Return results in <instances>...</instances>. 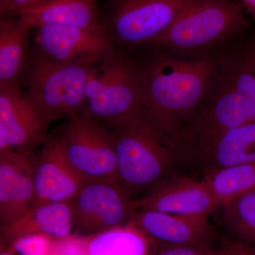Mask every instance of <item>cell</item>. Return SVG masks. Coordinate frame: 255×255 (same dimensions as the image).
<instances>
[{
  "label": "cell",
  "mask_w": 255,
  "mask_h": 255,
  "mask_svg": "<svg viewBox=\"0 0 255 255\" xmlns=\"http://www.w3.org/2000/svg\"><path fill=\"white\" fill-rule=\"evenodd\" d=\"M145 236L135 226L127 224L82 238V241L87 255H146Z\"/></svg>",
  "instance_id": "20"
},
{
  "label": "cell",
  "mask_w": 255,
  "mask_h": 255,
  "mask_svg": "<svg viewBox=\"0 0 255 255\" xmlns=\"http://www.w3.org/2000/svg\"><path fill=\"white\" fill-rule=\"evenodd\" d=\"M33 26L23 15L0 18V86L22 87L27 72Z\"/></svg>",
  "instance_id": "16"
},
{
  "label": "cell",
  "mask_w": 255,
  "mask_h": 255,
  "mask_svg": "<svg viewBox=\"0 0 255 255\" xmlns=\"http://www.w3.org/2000/svg\"><path fill=\"white\" fill-rule=\"evenodd\" d=\"M13 255L9 251H4L1 252V255Z\"/></svg>",
  "instance_id": "31"
},
{
  "label": "cell",
  "mask_w": 255,
  "mask_h": 255,
  "mask_svg": "<svg viewBox=\"0 0 255 255\" xmlns=\"http://www.w3.org/2000/svg\"><path fill=\"white\" fill-rule=\"evenodd\" d=\"M139 201L140 210L204 219L220 206L204 179L184 177L166 178Z\"/></svg>",
  "instance_id": "13"
},
{
  "label": "cell",
  "mask_w": 255,
  "mask_h": 255,
  "mask_svg": "<svg viewBox=\"0 0 255 255\" xmlns=\"http://www.w3.org/2000/svg\"><path fill=\"white\" fill-rule=\"evenodd\" d=\"M244 9L255 18V0H241Z\"/></svg>",
  "instance_id": "28"
},
{
  "label": "cell",
  "mask_w": 255,
  "mask_h": 255,
  "mask_svg": "<svg viewBox=\"0 0 255 255\" xmlns=\"http://www.w3.org/2000/svg\"><path fill=\"white\" fill-rule=\"evenodd\" d=\"M86 181L69 163L54 135H48L35 160L31 206L71 202Z\"/></svg>",
  "instance_id": "12"
},
{
  "label": "cell",
  "mask_w": 255,
  "mask_h": 255,
  "mask_svg": "<svg viewBox=\"0 0 255 255\" xmlns=\"http://www.w3.org/2000/svg\"><path fill=\"white\" fill-rule=\"evenodd\" d=\"M86 114L105 126L142 109L140 72L132 55L116 48L90 73L87 83Z\"/></svg>",
  "instance_id": "5"
},
{
  "label": "cell",
  "mask_w": 255,
  "mask_h": 255,
  "mask_svg": "<svg viewBox=\"0 0 255 255\" xmlns=\"http://www.w3.org/2000/svg\"><path fill=\"white\" fill-rule=\"evenodd\" d=\"M53 135L69 163L86 180L120 183L113 138L103 126L75 116L57 128Z\"/></svg>",
  "instance_id": "8"
},
{
  "label": "cell",
  "mask_w": 255,
  "mask_h": 255,
  "mask_svg": "<svg viewBox=\"0 0 255 255\" xmlns=\"http://www.w3.org/2000/svg\"><path fill=\"white\" fill-rule=\"evenodd\" d=\"M103 127L113 138L119 182L129 193L153 187L182 159L175 144L153 125L143 109Z\"/></svg>",
  "instance_id": "3"
},
{
  "label": "cell",
  "mask_w": 255,
  "mask_h": 255,
  "mask_svg": "<svg viewBox=\"0 0 255 255\" xmlns=\"http://www.w3.org/2000/svg\"><path fill=\"white\" fill-rule=\"evenodd\" d=\"M31 158V154L16 150L0 155L1 228L18 219L31 206L35 168V161Z\"/></svg>",
  "instance_id": "14"
},
{
  "label": "cell",
  "mask_w": 255,
  "mask_h": 255,
  "mask_svg": "<svg viewBox=\"0 0 255 255\" xmlns=\"http://www.w3.org/2000/svg\"><path fill=\"white\" fill-rule=\"evenodd\" d=\"M74 228L70 203H53L31 206L18 219L1 228L6 241L33 234H43L54 240L70 237Z\"/></svg>",
  "instance_id": "17"
},
{
  "label": "cell",
  "mask_w": 255,
  "mask_h": 255,
  "mask_svg": "<svg viewBox=\"0 0 255 255\" xmlns=\"http://www.w3.org/2000/svg\"><path fill=\"white\" fill-rule=\"evenodd\" d=\"M49 255H87L82 238L70 237L55 240L52 244Z\"/></svg>",
  "instance_id": "26"
},
{
  "label": "cell",
  "mask_w": 255,
  "mask_h": 255,
  "mask_svg": "<svg viewBox=\"0 0 255 255\" xmlns=\"http://www.w3.org/2000/svg\"><path fill=\"white\" fill-rule=\"evenodd\" d=\"M200 0H111L102 17L103 31L116 48L131 55L162 34Z\"/></svg>",
  "instance_id": "7"
},
{
  "label": "cell",
  "mask_w": 255,
  "mask_h": 255,
  "mask_svg": "<svg viewBox=\"0 0 255 255\" xmlns=\"http://www.w3.org/2000/svg\"><path fill=\"white\" fill-rule=\"evenodd\" d=\"M248 251H249L250 255H255V248L248 246Z\"/></svg>",
  "instance_id": "30"
},
{
  "label": "cell",
  "mask_w": 255,
  "mask_h": 255,
  "mask_svg": "<svg viewBox=\"0 0 255 255\" xmlns=\"http://www.w3.org/2000/svg\"><path fill=\"white\" fill-rule=\"evenodd\" d=\"M156 255H224V248L216 250L210 246H164Z\"/></svg>",
  "instance_id": "24"
},
{
  "label": "cell",
  "mask_w": 255,
  "mask_h": 255,
  "mask_svg": "<svg viewBox=\"0 0 255 255\" xmlns=\"http://www.w3.org/2000/svg\"><path fill=\"white\" fill-rule=\"evenodd\" d=\"M224 255H250L248 246L237 241L225 247Z\"/></svg>",
  "instance_id": "27"
},
{
  "label": "cell",
  "mask_w": 255,
  "mask_h": 255,
  "mask_svg": "<svg viewBox=\"0 0 255 255\" xmlns=\"http://www.w3.org/2000/svg\"><path fill=\"white\" fill-rule=\"evenodd\" d=\"M206 185L220 206L255 191V162L236 164L206 172Z\"/></svg>",
  "instance_id": "21"
},
{
  "label": "cell",
  "mask_w": 255,
  "mask_h": 255,
  "mask_svg": "<svg viewBox=\"0 0 255 255\" xmlns=\"http://www.w3.org/2000/svg\"><path fill=\"white\" fill-rule=\"evenodd\" d=\"M246 54L248 55L249 59L255 64V39L253 41V44L250 47L249 49L247 50Z\"/></svg>",
  "instance_id": "29"
},
{
  "label": "cell",
  "mask_w": 255,
  "mask_h": 255,
  "mask_svg": "<svg viewBox=\"0 0 255 255\" xmlns=\"http://www.w3.org/2000/svg\"><path fill=\"white\" fill-rule=\"evenodd\" d=\"M49 0H0V15L17 16V15L38 7Z\"/></svg>",
  "instance_id": "25"
},
{
  "label": "cell",
  "mask_w": 255,
  "mask_h": 255,
  "mask_svg": "<svg viewBox=\"0 0 255 255\" xmlns=\"http://www.w3.org/2000/svg\"><path fill=\"white\" fill-rule=\"evenodd\" d=\"M50 123L22 87L0 86V133L15 150L31 154L43 145Z\"/></svg>",
  "instance_id": "11"
},
{
  "label": "cell",
  "mask_w": 255,
  "mask_h": 255,
  "mask_svg": "<svg viewBox=\"0 0 255 255\" xmlns=\"http://www.w3.org/2000/svg\"><path fill=\"white\" fill-rule=\"evenodd\" d=\"M95 65L56 63L31 51L23 86L50 122L86 114V86Z\"/></svg>",
  "instance_id": "6"
},
{
  "label": "cell",
  "mask_w": 255,
  "mask_h": 255,
  "mask_svg": "<svg viewBox=\"0 0 255 255\" xmlns=\"http://www.w3.org/2000/svg\"><path fill=\"white\" fill-rule=\"evenodd\" d=\"M18 15H23L33 28L55 25L104 32L97 0H49Z\"/></svg>",
  "instance_id": "19"
},
{
  "label": "cell",
  "mask_w": 255,
  "mask_h": 255,
  "mask_svg": "<svg viewBox=\"0 0 255 255\" xmlns=\"http://www.w3.org/2000/svg\"><path fill=\"white\" fill-rule=\"evenodd\" d=\"M128 224L164 246H209L214 236L207 219L152 210L140 209Z\"/></svg>",
  "instance_id": "15"
},
{
  "label": "cell",
  "mask_w": 255,
  "mask_h": 255,
  "mask_svg": "<svg viewBox=\"0 0 255 255\" xmlns=\"http://www.w3.org/2000/svg\"><path fill=\"white\" fill-rule=\"evenodd\" d=\"M70 204L74 228L90 236L128 224L140 209L120 183L107 180L86 181Z\"/></svg>",
  "instance_id": "9"
},
{
  "label": "cell",
  "mask_w": 255,
  "mask_h": 255,
  "mask_svg": "<svg viewBox=\"0 0 255 255\" xmlns=\"http://www.w3.org/2000/svg\"><path fill=\"white\" fill-rule=\"evenodd\" d=\"M223 221L238 241L255 248V191L222 206Z\"/></svg>",
  "instance_id": "22"
},
{
  "label": "cell",
  "mask_w": 255,
  "mask_h": 255,
  "mask_svg": "<svg viewBox=\"0 0 255 255\" xmlns=\"http://www.w3.org/2000/svg\"><path fill=\"white\" fill-rule=\"evenodd\" d=\"M133 57L142 91V109L157 129L177 145L179 134L212 86L219 54L201 58L174 56L143 46Z\"/></svg>",
  "instance_id": "1"
},
{
  "label": "cell",
  "mask_w": 255,
  "mask_h": 255,
  "mask_svg": "<svg viewBox=\"0 0 255 255\" xmlns=\"http://www.w3.org/2000/svg\"><path fill=\"white\" fill-rule=\"evenodd\" d=\"M255 71L246 53H221L212 86L178 137L182 159L221 134L255 122Z\"/></svg>",
  "instance_id": "2"
},
{
  "label": "cell",
  "mask_w": 255,
  "mask_h": 255,
  "mask_svg": "<svg viewBox=\"0 0 255 255\" xmlns=\"http://www.w3.org/2000/svg\"></svg>",
  "instance_id": "32"
},
{
  "label": "cell",
  "mask_w": 255,
  "mask_h": 255,
  "mask_svg": "<svg viewBox=\"0 0 255 255\" xmlns=\"http://www.w3.org/2000/svg\"><path fill=\"white\" fill-rule=\"evenodd\" d=\"M33 30L31 53L56 63L96 65L117 48L103 31L55 25Z\"/></svg>",
  "instance_id": "10"
},
{
  "label": "cell",
  "mask_w": 255,
  "mask_h": 255,
  "mask_svg": "<svg viewBox=\"0 0 255 255\" xmlns=\"http://www.w3.org/2000/svg\"><path fill=\"white\" fill-rule=\"evenodd\" d=\"M191 156L199 159L206 172L236 164L255 162V122L221 134Z\"/></svg>",
  "instance_id": "18"
},
{
  "label": "cell",
  "mask_w": 255,
  "mask_h": 255,
  "mask_svg": "<svg viewBox=\"0 0 255 255\" xmlns=\"http://www.w3.org/2000/svg\"><path fill=\"white\" fill-rule=\"evenodd\" d=\"M244 9L237 0H200L145 46L179 58H201L219 54L218 48L248 26Z\"/></svg>",
  "instance_id": "4"
},
{
  "label": "cell",
  "mask_w": 255,
  "mask_h": 255,
  "mask_svg": "<svg viewBox=\"0 0 255 255\" xmlns=\"http://www.w3.org/2000/svg\"><path fill=\"white\" fill-rule=\"evenodd\" d=\"M53 242L45 235H29L11 242L8 251L13 255H49Z\"/></svg>",
  "instance_id": "23"
}]
</instances>
